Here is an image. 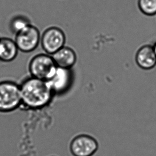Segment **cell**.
Wrapping results in <instances>:
<instances>
[{"label":"cell","instance_id":"cell-1","mask_svg":"<svg viewBox=\"0 0 156 156\" xmlns=\"http://www.w3.org/2000/svg\"><path fill=\"white\" fill-rule=\"evenodd\" d=\"M22 105L31 110L44 108L52 101L54 94L47 81L31 76L20 85Z\"/></svg>","mask_w":156,"mask_h":156},{"label":"cell","instance_id":"cell-2","mask_svg":"<svg viewBox=\"0 0 156 156\" xmlns=\"http://www.w3.org/2000/svg\"><path fill=\"white\" fill-rule=\"evenodd\" d=\"M22 105L20 85L12 81L0 83V112H10Z\"/></svg>","mask_w":156,"mask_h":156},{"label":"cell","instance_id":"cell-3","mask_svg":"<svg viewBox=\"0 0 156 156\" xmlns=\"http://www.w3.org/2000/svg\"><path fill=\"white\" fill-rule=\"evenodd\" d=\"M57 68L52 56L47 54L35 56L30 61L29 66L32 77L47 81L54 75Z\"/></svg>","mask_w":156,"mask_h":156},{"label":"cell","instance_id":"cell-4","mask_svg":"<svg viewBox=\"0 0 156 156\" xmlns=\"http://www.w3.org/2000/svg\"><path fill=\"white\" fill-rule=\"evenodd\" d=\"M98 149V143L94 137L87 134H81L74 137L69 145L73 156H93Z\"/></svg>","mask_w":156,"mask_h":156},{"label":"cell","instance_id":"cell-5","mask_svg":"<svg viewBox=\"0 0 156 156\" xmlns=\"http://www.w3.org/2000/svg\"><path fill=\"white\" fill-rule=\"evenodd\" d=\"M65 40L64 33L56 27L46 30L41 38L42 48L47 54L51 55L64 47Z\"/></svg>","mask_w":156,"mask_h":156},{"label":"cell","instance_id":"cell-6","mask_svg":"<svg viewBox=\"0 0 156 156\" xmlns=\"http://www.w3.org/2000/svg\"><path fill=\"white\" fill-rule=\"evenodd\" d=\"M16 35L15 42L18 49L24 52L34 51L41 40L38 29L32 25H29Z\"/></svg>","mask_w":156,"mask_h":156},{"label":"cell","instance_id":"cell-7","mask_svg":"<svg viewBox=\"0 0 156 156\" xmlns=\"http://www.w3.org/2000/svg\"><path fill=\"white\" fill-rule=\"evenodd\" d=\"M72 81L71 69L57 67L54 75L47 82L54 95H61L69 89Z\"/></svg>","mask_w":156,"mask_h":156},{"label":"cell","instance_id":"cell-8","mask_svg":"<svg viewBox=\"0 0 156 156\" xmlns=\"http://www.w3.org/2000/svg\"><path fill=\"white\" fill-rule=\"evenodd\" d=\"M135 61L139 67L143 69H152L156 65V56L152 46L145 45L139 49L135 56Z\"/></svg>","mask_w":156,"mask_h":156},{"label":"cell","instance_id":"cell-9","mask_svg":"<svg viewBox=\"0 0 156 156\" xmlns=\"http://www.w3.org/2000/svg\"><path fill=\"white\" fill-rule=\"evenodd\" d=\"M57 67L71 69L76 64V55L72 49L64 47L51 56Z\"/></svg>","mask_w":156,"mask_h":156},{"label":"cell","instance_id":"cell-10","mask_svg":"<svg viewBox=\"0 0 156 156\" xmlns=\"http://www.w3.org/2000/svg\"><path fill=\"white\" fill-rule=\"evenodd\" d=\"M18 48L15 41L9 38L0 39V61L9 62L16 58Z\"/></svg>","mask_w":156,"mask_h":156},{"label":"cell","instance_id":"cell-11","mask_svg":"<svg viewBox=\"0 0 156 156\" xmlns=\"http://www.w3.org/2000/svg\"><path fill=\"white\" fill-rule=\"evenodd\" d=\"M138 6L140 11L145 15H156V0H138Z\"/></svg>","mask_w":156,"mask_h":156},{"label":"cell","instance_id":"cell-12","mask_svg":"<svg viewBox=\"0 0 156 156\" xmlns=\"http://www.w3.org/2000/svg\"><path fill=\"white\" fill-rule=\"evenodd\" d=\"M30 23L26 18L22 16H18L14 18L12 20L11 23V29L14 33L17 34L18 33L24 30L29 25H30Z\"/></svg>","mask_w":156,"mask_h":156},{"label":"cell","instance_id":"cell-13","mask_svg":"<svg viewBox=\"0 0 156 156\" xmlns=\"http://www.w3.org/2000/svg\"><path fill=\"white\" fill-rule=\"evenodd\" d=\"M152 46V48H153L154 53V54H155L156 56V42L155 44H154L153 46Z\"/></svg>","mask_w":156,"mask_h":156}]
</instances>
